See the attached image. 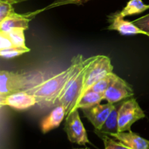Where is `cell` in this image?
Wrapping results in <instances>:
<instances>
[{"instance_id":"6da1fadb","label":"cell","mask_w":149,"mask_h":149,"mask_svg":"<svg viewBox=\"0 0 149 149\" xmlns=\"http://www.w3.org/2000/svg\"><path fill=\"white\" fill-rule=\"evenodd\" d=\"M86 59L81 55L74 56L71 61V65L67 69L53 76L48 79L42 81L25 91L33 95L39 106L52 107L68 80L77 71L84 66Z\"/></svg>"},{"instance_id":"7a4b0ae2","label":"cell","mask_w":149,"mask_h":149,"mask_svg":"<svg viewBox=\"0 0 149 149\" xmlns=\"http://www.w3.org/2000/svg\"><path fill=\"white\" fill-rule=\"evenodd\" d=\"M95 58V56H93L86 59L84 66L77 71L68 80L62 93L54 103L52 107H55L58 105L63 106L66 112V116L71 111L76 110L77 103L82 95L86 71L90 63Z\"/></svg>"},{"instance_id":"3957f363","label":"cell","mask_w":149,"mask_h":149,"mask_svg":"<svg viewBox=\"0 0 149 149\" xmlns=\"http://www.w3.org/2000/svg\"><path fill=\"white\" fill-rule=\"evenodd\" d=\"M35 83L34 75L2 70L0 72V97L27 90Z\"/></svg>"},{"instance_id":"277c9868","label":"cell","mask_w":149,"mask_h":149,"mask_svg":"<svg viewBox=\"0 0 149 149\" xmlns=\"http://www.w3.org/2000/svg\"><path fill=\"white\" fill-rule=\"evenodd\" d=\"M113 68L111 59L109 57L95 55V58L90 63L86 71L82 95L97 81L111 73Z\"/></svg>"},{"instance_id":"5b68a950","label":"cell","mask_w":149,"mask_h":149,"mask_svg":"<svg viewBox=\"0 0 149 149\" xmlns=\"http://www.w3.org/2000/svg\"><path fill=\"white\" fill-rule=\"evenodd\" d=\"M145 117V113L136 99L133 97L127 99L122 103L119 109V132L130 131L134 123Z\"/></svg>"},{"instance_id":"8992f818","label":"cell","mask_w":149,"mask_h":149,"mask_svg":"<svg viewBox=\"0 0 149 149\" xmlns=\"http://www.w3.org/2000/svg\"><path fill=\"white\" fill-rule=\"evenodd\" d=\"M64 130L70 142L81 146L90 143L85 128L80 119L78 109L67 115Z\"/></svg>"},{"instance_id":"52a82bcc","label":"cell","mask_w":149,"mask_h":149,"mask_svg":"<svg viewBox=\"0 0 149 149\" xmlns=\"http://www.w3.org/2000/svg\"><path fill=\"white\" fill-rule=\"evenodd\" d=\"M133 95L134 90L130 84L119 77L105 92L104 99L108 103L115 104L125 99L131 98Z\"/></svg>"},{"instance_id":"ba28073f","label":"cell","mask_w":149,"mask_h":149,"mask_svg":"<svg viewBox=\"0 0 149 149\" xmlns=\"http://www.w3.org/2000/svg\"><path fill=\"white\" fill-rule=\"evenodd\" d=\"M115 104L108 103L106 104H97L87 109H82L84 117L87 118L96 130H99L102 127L109 114L114 108Z\"/></svg>"},{"instance_id":"9c48e42d","label":"cell","mask_w":149,"mask_h":149,"mask_svg":"<svg viewBox=\"0 0 149 149\" xmlns=\"http://www.w3.org/2000/svg\"><path fill=\"white\" fill-rule=\"evenodd\" d=\"M37 103L36 97L25 90L0 97L1 106H7L17 110H25Z\"/></svg>"},{"instance_id":"30bf717a","label":"cell","mask_w":149,"mask_h":149,"mask_svg":"<svg viewBox=\"0 0 149 149\" xmlns=\"http://www.w3.org/2000/svg\"><path fill=\"white\" fill-rule=\"evenodd\" d=\"M109 18L110 26L108 27V29L109 30L117 31L122 35H146V33L140 29L133 22L124 20V18L118 15L117 13L111 15Z\"/></svg>"},{"instance_id":"8fae6325","label":"cell","mask_w":149,"mask_h":149,"mask_svg":"<svg viewBox=\"0 0 149 149\" xmlns=\"http://www.w3.org/2000/svg\"><path fill=\"white\" fill-rule=\"evenodd\" d=\"M34 16V13L27 14L15 13L10 17L0 21V31L8 32L14 29H23L26 30L29 28V21Z\"/></svg>"},{"instance_id":"7c38bea8","label":"cell","mask_w":149,"mask_h":149,"mask_svg":"<svg viewBox=\"0 0 149 149\" xmlns=\"http://www.w3.org/2000/svg\"><path fill=\"white\" fill-rule=\"evenodd\" d=\"M109 136L121 141L131 149H149V141L131 130L118 132Z\"/></svg>"},{"instance_id":"4fadbf2b","label":"cell","mask_w":149,"mask_h":149,"mask_svg":"<svg viewBox=\"0 0 149 149\" xmlns=\"http://www.w3.org/2000/svg\"><path fill=\"white\" fill-rule=\"evenodd\" d=\"M66 116V112L63 106L58 105L54 107L49 114L42 119L40 123V128L44 134L58 127L64 117Z\"/></svg>"},{"instance_id":"5bb4252c","label":"cell","mask_w":149,"mask_h":149,"mask_svg":"<svg viewBox=\"0 0 149 149\" xmlns=\"http://www.w3.org/2000/svg\"><path fill=\"white\" fill-rule=\"evenodd\" d=\"M121 104H115L114 108L109 114V117L106 119L104 125L102 126L99 130H96L95 133L98 135V136L103 135H111L112 134L117 133L119 132V109Z\"/></svg>"},{"instance_id":"9a60e30c","label":"cell","mask_w":149,"mask_h":149,"mask_svg":"<svg viewBox=\"0 0 149 149\" xmlns=\"http://www.w3.org/2000/svg\"><path fill=\"white\" fill-rule=\"evenodd\" d=\"M104 99V94L96 93L93 90H87L84 93L77 103L76 109L90 108L99 104Z\"/></svg>"},{"instance_id":"2e32d148","label":"cell","mask_w":149,"mask_h":149,"mask_svg":"<svg viewBox=\"0 0 149 149\" xmlns=\"http://www.w3.org/2000/svg\"><path fill=\"white\" fill-rule=\"evenodd\" d=\"M149 9V4H144L143 0H130L125 8L119 13H116L119 17L124 18L127 16L139 14Z\"/></svg>"},{"instance_id":"e0dca14e","label":"cell","mask_w":149,"mask_h":149,"mask_svg":"<svg viewBox=\"0 0 149 149\" xmlns=\"http://www.w3.org/2000/svg\"><path fill=\"white\" fill-rule=\"evenodd\" d=\"M118 76L116 74H113V72L110 73L106 77L102 78L101 79L99 80L98 81L93 84L88 90H93V91L96 92V93H103L104 94L105 92L111 86L115 81V80L118 78Z\"/></svg>"},{"instance_id":"ac0fdd59","label":"cell","mask_w":149,"mask_h":149,"mask_svg":"<svg viewBox=\"0 0 149 149\" xmlns=\"http://www.w3.org/2000/svg\"><path fill=\"white\" fill-rule=\"evenodd\" d=\"M24 31L23 29H14L7 32L15 47H26Z\"/></svg>"},{"instance_id":"d6986e66","label":"cell","mask_w":149,"mask_h":149,"mask_svg":"<svg viewBox=\"0 0 149 149\" xmlns=\"http://www.w3.org/2000/svg\"><path fill=\"white\" fill-rule=\"evenodd\" d=\"M29 52H30V49L27 47H19L14 46L7 49H0V55L1 58H13Z\"/></svg>"},{"instance_id":"ffe728a7","label":"cell","mask_w":149,"mask_h":149,"mask_svg":"<svg viewBox=\"0 0 149 149\" xmlns=\"http://www.w3.org/2000/svg\"><path fill=\"white\" fill-rule=\"evenodd\" d=\"M100 137L104 143V149H131L121 141L113 139V138L108 135H100Z\"/></svg>"},{"instance_id":"44dd1931","label":"cell","mask_w":149,"mask_h":149,"mask_svg":"<svg viewBox=\"0 0 149 149\" xmlns=\"http://www.w3.org/2000/svg\"><path fill=\"white\" fill-rule=\"evenodd\" d=\"M13 5V3L8 0H0V21L15 13Z\"/></svg>"},{"instance_id":"7402d4cb","label":"cell","mask_w":149,"mask_h":149,"mask_svg":"<svg viewBox=\"0 0 149 149\" xmlns=\"http://www.w3.org/2000/svg\"><path fill=\"white\" fill-rule=\"evenodd\" d=\"M87 1H89V0H54L53 2L51 3L47 7H45L42 10H39L36 11V14L39 13L40 12L44 11V10H49L51 8L59 7V6L66 5V4H81Z\"/></svg>"},{"instance_id":"603a6c76","label":"cell","mask_w":149,"mask_h":149,"mask_svg":"<svg viewBox=\"0 0 149 149\" xmlns=\"http://www.w3.org/2000/svg\"><path fill=\"white\" fill-rule=\"evenodd\" d=\"M134 23L149 36V14L133 20Z\"/></svg>"},{"instance_id":"cb8c5ba5","label":"cell","mask_w":149,"mask_h":149,"mask_svg":"<svg viewBox=\"0 0 149 149\" xmlns=\"http://www.w3.org/2000/svg\"><path fill=\"white\" fill-rule=\"evenodd\" d=\"M14 47L11 39L7 32L0 31V49H7Z\"/></svg>"},{"instance_id":"d4e9b609","label":"cell","mask_w":149,"mask_h":149,"mask_svg":"<svg viewBox=\"0 0 149 149\" xmlns=\"http://www.w3.org/2000/svg\"><path fill=\"white\" fill-rule=\"evenodd\" d=\"M8 1H10V2L13 3V4H17V3L22 2V1H27V0H8Z\"/></svg>"},{"instance_id":"484cf974","label":"cell","mask_w":149,"mask_h":149,"mask_svg":"<svg viewBox=\"0 0 149 149\" xmlns=\"http://www.w3.org/2000/svg\"><path fill=\"white\" fill-rule=\"evenodd\" d=\"M80 149H87V148H80Z\"/></svg>"},{"instance_id":"4316f807","label":"cell","mask_w":149,"mask_h":149,"mask_svg":"<svg viewBox=\"0 0 149 149\" xmlns=\"http://www.w3.org/2000/svg\"><path fill=\"white\" fill-rule=\"evenodd\" d=\"M87 149H90V148H87Z\"/></svg>"}]
</instances>
